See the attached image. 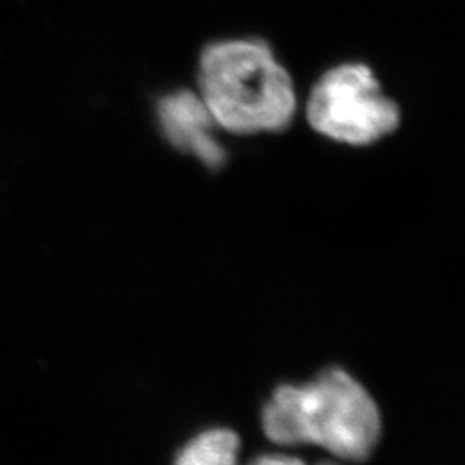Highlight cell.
I'll use <instances>...</instances> for the list:
<instances>
[{
    "label": "cell",
    "instance_id": "obj_3",
    "mask_svg": "<svg viewBox=\"0 0 465 465\" xmlns=\"http://www.w3.org/2000/svg\"><path fill=\"white\" fill-rule=\"evenodd\" d=\"M305 116L314 132L332 142L366 147L393 134L401 114L397 102L384 95L371 67L345 63L317 80Z\"/></svg>",
    "mask_w": 465,
    "mask_h": 465
},
{
    "label": "cell",
    "instance_id": "obj_7",
    "mask_svg": "<svg viewBox=\"0 0 465 465\" xmlns=\"http://www.w3.org/2000/svg\"><path fill=\"white\" fill-rule=\"evenodd\" d=\"M314 465H343L341 462H336V460H326V462H319V464Z\"/></svg>",
    "mask_w": 465,
    "mask_h": 465
},
{
    "label": "cell",
    "instance_id": "obj_5",
    "mask_svg": "<svg viewBox=\"0 0 465 465\" xmlns=\"http://www.w3.org/2000/svg\"><path fill=\"white\" fill-rule=\"evenodd\" d=\"M242 440L228 428H213L184 445L174 465H240Z\"/></svg>",
    "mask_w": 465,
    "mask_h": 465
},
{
    "label": "cell",
    "instance_id": "obj_4",
    "mask_svg": "<svg viewBox=\"0 0 465 465\" xmlns=\"http://www.w3.org/2000/svg\"><path fill=\"white\" fill-rule=\"evenodd\" d=\"M155 116L161 134L174 149L209 169L224 166L226 149L217 136L219 126L197 92L180 88L163 95Z\"/></svg>",
    "mask_w": 465,
    "mask_h": 465
},
{
    "label": "cell",
    "instance_id": "obj_2",
    "mask_svg": "<svg viewBox=\"0 0 465 465\" xmlns=\"http://www.w3.org/2000/svg\"><path fill=\"white\" fill-rule=\"evenodd\" d=\"M197 80V94L228 134H280L297 113L290 73L259 38H223L203 47Z\"/></svg>",
    "mask_w": 465,
    "mask_h": 465
},
{
    "label": "cell",
    "instance_id": "obj_1",
    "mask_svg": "<svg viewBox=\"0 0 465 465\" xmlns=\"http://www.w3.org/2000/svg\"><path fill=\"white\" fill-rule=\"evenodd\" d=\"M261 422L271 443L282 449L314 447L341 464L366 462L381 441L378 401L341 367H328L309 381L278 386Z\"/></svg>",
    "mask_w": 465,
    "mask_h": 465
},
{
    "label": "cell",
    "instance_id": "obj_6",
    "mask_svg": "<svg viewBox=\"0 0 465 465\" xmlns=\"http://www.w3.org/2000/svg\"><path fill=\"white\" fill-rule=\"evenodd\" d=\"M249 465H309L303 459L286 451H274L255 457Z\"/></svg>",
    "mask_w": 465,
    "mask_h": 465
}]
</instances>
